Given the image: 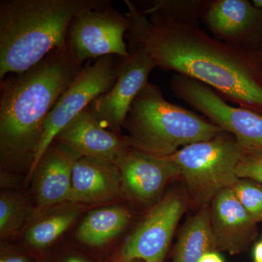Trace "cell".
<instances>
[{"label":"cell","mask_w":262,"mask_h":262,"mask_svg":"<svg viewBox=\"0 0 262 262\" xmlns=\"http://www.w3.org/2000/svg\"><path fill=\"white\" fill-rule=\"evenodd\" d=\"M121 188V175L116 164L82 157L74 165L70 202L110 201L118 195Z\"/></svg>","instance_id":"16"},{"label":"cell","mask_w":262,"mask_h":262,"mask_svg":"<svg viewBox=\"0 0 262 262\" xmlns=\"http://www.w3.org/2000/svg\"><path fill=\"white\" fill-rule=\"evenodd\" d=\"M201 18L221 41L238 46L262 45V12L250 2H206Z\"/></svg>","instance_id":"12"},{"label":"cell","mask_w":262,"mask_h":262,"mask_svg":"<svg viewBox=\"0 0 262 262\" xmlns=\"http://www.w3.org/2000/svg\"><path fill=\"white\" fill-rule=\"evenodd\" d=\"M80 155L54 141L43 155L37 173V198L42 208L70 201L72 170Z\"/></svg>","instance_id":"15"},{"label":"cell","mask_w":262,"mask_h":262,"mask_svg":"<svg viewBox=\"0 0 262 262\" xmlns=\"http://www.w3.org/2000/svg\"><path fill=\"white\" fill-rule=\"evenodd\" d=\"M22 220L20 203L15 198L2 195L0 198V232L2 236L12 232Z\"/></svg>","instance_id":"21"},{"label":"cell","mask_w":262,"mask_h":262,"mask_svg":"<svg viewBox=\"0 0 262 262\" xmlns=\"http://www.w3.org/2000/svg\"><path fill=\"white\" fill-rule=\"evenodd\" d=\"M54 141L70 148L81 158L113 163L130 147L127 137L106 130L93 115L89 106L63 127Z\"/></svg>","instance_id":"13"},{"label":"cell","mask_w":262,"mask_h":262,"mask_svg":"<svg viewBox=\"0 0 262 262\" xmlns=\"http://www.w3.org/2000/svg\"><path fill=\"white\" fill-rule=\"evenodd\" d=\"M130 219V213L122 207L96 210L91 212L81 224L77 229V239L88 246H103L118 235Z\"/></svg>","instance_id":"18"},{"label":"cell","mask_w":262,"mask_h":262,"mask_svg":"<svg viewBox=\"0 0 262 262\" xmlns=\"http://www.w3.org/2000/svg\"><path fill=\"white\" fill-rule=\"evenodd\" d=\"M108 0H1L0 81L32 68L66 46L72 19Z\"/></svg>","instance_id":"3"},{"label":"cell","mask_w":262,"mask_h":262,"mask_svg":"<svg viewBox=\"0 0 262 262\" xmlns=\"http://www.w3.org/2000/svg\"><path fill=\"white\" fill-rule=\"evenodd\" d=\"M198 262H225L220 251H212L203 255Z\"/></svg>","instance_id":"23"},{"label":"cell","mask_w":262,"mask_h":262,"mask_svg":"<svg viewBox=\"0 0 262 262\" xmlns=\"http://www.w3.org/2000/svg\"><path fill=\"white\" fill-rule=\"evenodd\" d=\"M130 20L111 7V3L80 12L72 19L66 46L83 64L89 59L106 56H130L125 35Z\"/></svg>","instance_id":"8"},{"label":"cell","mask_w":262,"mask_h":262,"mask_svg":"<svg viewBox=\"0 0 262 262\" xmlns=\"http://www.w3.org/2000/svg\"><path fill=\"white\" fill-rule=\"evenodd\" d=\"M123 127L129 132L130 147L158 156H170L223 132L213 122L166 101L160 88L149 82L131 105Z\"/></svg>","instance_id":"4"},{"label":"cell","mask_w":262,"mask_h":262,"mask_svg":"<svg viewBox=\"0 0 262 262\" xmlns=\"http://www.w3.org/2000/svg\"><path fill=\"white\" fill-rule=\"evenodd\" d=\"M170 88L177 97L232 134L245 150L262 151L261 114L230 106L211 88L185 76L174 75Z\"/></svg>","instance_id":"7"},{"label":"cell","mask_w":262,"mask_h":262,"mask_svg":"<svg viewBox=\"0 0 262 262\" xmlns=\"http://www.w3.org/2000/svg\"><path fill=\"white\" fill-rule=\"evenodd\" d=\"M77 212L70 211L51 215L29 229L26 239L29 244L44 248L53 244L75 222Z\"/></svg>","instance_id":"19"},{"label":"cell","mask_w":262,"mask_h":262,"mask_svg":"<svg viewBox=\"0 0 262 262\" xmlns=\"http://www.w3.org/2000/svg\"><path fill=\"white\" fill-rule=\"evenodd\" d=\"M128 51L130 56L122 58L118 77L113 89L98 96L89 106L103 127L119 134L131 105L149 82L150 72L157 68L140 48L128 47Z\"/></svg>","instance_id":"10"},{"label":"cell","mask_w":262,"mask_h":262,"mask_svg":"<svg viewBox=\"0 0 262 262\" xmlns=\"http://www.w3.org/2000/svg\"><path fill=\"white\" fill-rule=\"evenodd\" d=\"M212 251H217V248L208 204L201 207L182 227L174 249L173 262H198Z\"/></svg>","instance_id":"17"},{"label":"cell","mask_w":262,"mask_h":262,"mask_svg":"<svg viewBox=\"0 0 262 262\" xmlns=\"http://www.w3.org/2000/svg\"><path fill=\"white\" fill-rule=\"evenodd\" d=\"M239 179H253L262 184V151L245 150L237 165Z\"/></svg>","instance_id":"22"},{"label":"cell","mask_w":262,"mask_h":262,"mask_svg":"<svg viewBox=\"0 0 262 262\" xmlns=\"http://www.w3.org/2000/svg\"><path fill=\"white\" fill-rule=\"evenodd\" d=\"M128 262H143L141 261H139V260H134V261H128Z\"/></svg>","instance_id":"28"},{"label":"cell","mask_w":262,"mask_h":262,"mask_svg":"<svg viewBox=\"0 0 262 262\" xmlns=\"http://www.w3.org/2000/svg\"><path fill=\"white\" fill-rule=\"evenodd\" d=\"M244 151L232 134L223 131L210 140L184 146L169 157L185 184L189 199L201 208L239 180L237 168Z\"/></svg>","instance_id":"5"},{"label":"cell","mask_w":262,"mask_h":262,"mask_svg":"<svg viewBox=\"0 0 262 262\" xmlns=\"http://www.w3.org/2000/svg\"><path fill=\"white\" fill-rule=\"evenodd\" d=\"M0 262H28L25 258L20 257V256H10V257H6L2 258Z\"/></svg>","instance_id":"25"},{"label":"cell","mask_w":262,"mask_h":262,"mask_svg":"<svg viewBox=\"0 0 262 262\" xmlns=\"http://www.w3.org/2000/svg\"><path fill=\"white\" fill-rule=\"evenodd\" d=\"M83 67L65 46L51 52L29 70L10 74L1 80L3 160L29 159L31 165L48 115Z\"/></svg>","instance_id":"2"},{"label":"cell","mask_w":262,"mask_h":262,"mask_svg":"<svg viewBox=\"0 0 262 262\" xmlns=\"http://www.w3.org/2000/svg\"><path fill=\"white\" fill-rule=\"evenodd\" d=\"M186 203L179 191L164 196L122 246L120 262H164Z\"/></svg>","instance_id":"9"},{"label":"cell","mask_w":262,"mask_h":262,"mask_svg":"<svg viewBox=\"0 0 262 262\" xmlns=\"http://www.w3.org/2000/svg\"><path fill=\"white\" fill-rule=\"evenodd\" d=\"M253 262H262V241L256 244L253 249Z\"/></svg>","instance_id":"24"},{"label":"cell","mask_w":262,"mask_h":262,"mask_svg":"<svg viewBox=\"0 0 262 262\" xmlns=\"http://www.w3.org/2000/svg\"><path fill=\"white\" fill-rule=\"evenodd\" d=\"M253 5L256 9L262 12V0H253Z\"/></svg>","instance_id":"26"},{"label":"cell","mask_w":262,"mask_h":262,"mask_svg":"<svg viewBox=\"0 0 262 262\" xmlns=\"http://www.w3.org/2000/svg\"><path fill=\"white\" fill-rule=\"evenodd\" d=\"M232 189L253 220L256 222L262 220V188L247 179H239Z\"/></svg>","instance_id":"20"},{"label":"cell","mask_w":262,"mask_h":262,"mask_svg":"<svg viewBox=\"0 0 262 262\" xmlns=\"http://www.w3.org/2000/svg\"><path fill=\"white\" fill-rule=\"evenodd\" d=\"M122 185L128 195L141 203L159 198L170 181L179 178L178 170L169 156H158L129 147L115 162Z\"/></svg>","instance_id":"11"},{"label":"cell","mask_w":262,"mask_h":262,"mask_svg":"<svg viewBox=\"0 0 262 262\" xmlns=\"http://www.w3.org/2000/svg\"><path fill=\"white\" fill-rule=\"evenodd\" d=\"M66 262H86L84 260L78 258H71L70 259L67 260Z\"/></svg>","instance_id":"27"},{"label":"cell","mask_w":262,"mask_h":262,"mask_svg":"<svg viewBox=\"0 0 262 262\" xmlns=\"http://www.w3.org/2000/svg\"><path fill=\"white\" fill-rule=\"evenodd\" d=\"M121 57L106 56L88 62L67 91L60 96L45 122L29 177L35 173L38 165L60 131L96 98L113 89L118 77Z\"/></svg>","instance_id":"6"},{"label":"cell","mask_w":262,"mask_h":262,"mask_svg":"<svg viewBox=\"0 0 262 262\" xmlns=\"http://www.w3.org/2000/svg\"><path fill=\"white\" fill-rule=\"evenodd\" d=\"M128 47L143 50L156 67L174 71L215 91L221 97L262 115V45L238 46L202 30L201 13L165 1L139 9L125 0Z\"/></svg>","instance_id":"1"},{"label":"cell","mask_w":262,"mask_h":262,"mask_svg":"<svg viewBox=\"0 0 262 262\" xmlns=\"http://www.w3.org/2000/svg\"><path fill=\"white\" fill-rule=\"evenodd\" d=\"M217 251L235 255L244 251L256 222L239 203L232 188L220 191L209 204Z\"/></svg>","instance_id":"14"}]
</instances>
